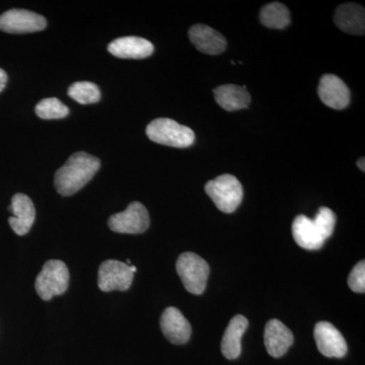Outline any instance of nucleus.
<instances>
[{
    "label": "nucleus",
    "mask_w": 365,
    "mask_h": 365,
    "mask_svg": "<svg viewBox=\"0 0 365 365\" xmlns=\"http://www.w3.org/2000/svg\"><path fill=\"white\" fill-rule=\"evenodd\" d=\"M100 168L98 158L83 151L73 153L55 174V188L60 195H73L95 177Z\"/></svg>",
    "instance_id": "f257e3e1"
},
{
    "label": "nucleus",
    "mask_w": 365,
    "mask_h": 365,
    "mask_svg": "<svg viewBox=\"0 0 365 365\" xmlns=\"http://www.w3.org/2000/svg\"><path fill=\"white\" fill-rule=\"evenodd\" d=\"M336 225L335 213L330 208L321 207L314 220L299 215L292 223L295 242L306 250H319L333 235Z\"/></svg>",
    "instance_id": "f03ea898"
},
{
    "label": "nucleus",
    "mask_w": 365,
    "mask_h": 365,
    "mask_svg": "<svg viewBox=\"0 0 365 365\" xmlns=\"http://www.w3.org/2000/svg\"><path fill=\"white\" fill-rule=\"evenodd\" d=\"M146 135L153 143L177 148H187L195 141V133L189 127L169 119L158 118L146 127Z\"/></svg>",
    "instance_id": "7ed1b4c3"
},
{
    "label": "nucleus",
    "mask_w": 365,
    "mask_h": 365,
    "mask_svg": "<svg viewBox=\"0 0 365 365\" xmlns=\"http://www.w3.org/2000/svg\"><path fill=\"white\" fill-rule=\"evenodd\" d=\"M205 192L216 207L225 213H232L242 203L244 191L241 182L232 175L225 174L207 182Z\"/></svg>",
    "instance_id": "20e7f679"
},
{
    "label": "nucleus",
    "mask_w": 365,
    "mask_h": 365,
    "mask_svg": "<svg viewBox=\"0 0 365 365\" xmlns=\"http://www.w3.org/2000/svg\"><path fill=\"white\" fill-rule=\"evenodd\" d=\"M69 271L66 264L59 260L46 262L36 279L37 294L43 300H50L63 294L68 288Z\"/></svg>",
    "instance_id": "39448f33"
},
{
    "label": "nucleus",
    "mask_w": 365,
    "mask_h": 365,
    "mask_svg": "<svg viewBox=\"0 0 365 365\" xmlns=\"http://www.w3.org/2000/svg\"><path fill=\"white\" fill-rule=\"evenodd\" d=\"M177 272L182 284L193 294H202L209 276L207 262L194 253H184L177 261Z\"/></svg>",
    "instance_id": "423d86ee"
},
{
    "label": "nucleus",
    "mask_w": 365,
    "mask_h": 365,
    "mask_svg": "<svg viewBox=\"0 0 365 365\" xmlns=\"http://www.w3.org/2000/svg\"><path fill=\"white\" fill-rule=\"evenodd\" d=\"M150 215L148 209L140 202H132L123 212L110 217L109 227L119 234H143L150 227Z\"/></svg>",
    "instance_id": "0eeeda50"
},
{
    "label": "nucleus",
    "mask_w": 365,
    "mask_h": 365,
    "mask_svg": "<svg viewBox=\"0 0 365 365\" xmlns=\"http://www.w3.org/2000/svg\"><path fill=\"white\" fill-rule=\"evenodd\" d=\"M134 273L130 266L116 260L105 261L98 269V285L102 292H126L131 287Z\"/></svg>",
    "instance_id": "6e6552de"
},
{
    "label": "nucleus",
    "mask_w": 365,
    "mask_h": 365,
    "mask_svg": "<svg viewBox=\"0 0 365 365\" xmlns=\"http://www.w3.org/2000/svg\"><path fill=\"white\" fill-rule=\"evenodd\" d=\"M47 26L44 16L26 11L11 9L0 16V31L9 34H28L40 32Z\"/></svg>",
    "instance_id": "1a4fd4ad"
},
{
    "label": "nucleus",
    "mask_w": 365,
    "mask_h": 365,
    "mask_svg": "<svg viewBox=\"0 0 365 365\" xmlns=\"http://www.w3.org/2000/svg\"><path fill=\"white\" fill-rule=\"evenodd\" d=\"M314 340L319 351L329 359H342L347 353V343L342 334L329 322H319L314 327Z\"/></svg>",
    "instance_id": "9d476101"
},
{
    "label": "nucleus",
    "mask_w": 365,
    "mask_h": 365,
    "mask_svg": "<svg viewBox=\"0 0 365 365\" xmlns=\"http://www.w3.org/2000/svg\"><path fill=\"white\" fill-rule=\"evenodd\" d=\"M319 98L322 102L334 110H343L349 105V88L344 81L334 74H325L319 79Z\"/></svg>",
    "instance_id": "9b49d317"
},
{
    "label": "nucleus",
    "mask_w": 365,
    "mask_h": 365,
    "mask_svg": "<svg viewBox=\"0 0 365 365\" xmlns=\"http://www.w3.org/2000/svg\"><path fill=\"white\" fill-rule=\"evenodd\" d=\"M9 211L13 215L9 218V222L14 232L19 235L28 234L36 220V209L30 197L16 194L11 199Z\"/></svg>",
    "instance_id": "f8f14e48"
},
{
    "label": "nucleus",
    "mask_w": 365,
    "mask_h": 365,
    "mask_svg": "<svg viewBox=\"0 0 365 365\" xmlns=\"http://www.w3.org/2000/svg\"><path fill=\"white\" fill-rule=\"evenodd\" d=\"M160 328L165 337L173 344H185L191 337V325L176 307H168L163 312L160 318Z\"/></svg>",
    "instance_id": "ddd939ff"
},
{
    "label": "nucleus",
    "mask_w": 365,
    "mask_h": 365,
    "mask_svg": "<svg viewBox=\"0 0 365 365\" xmlns=\"http://www.w3.org/2000/svg\"><path fill=\"white\" fill-rule=\"evenodd\" d=\"M153 43L140 37H122L108 45V51L113 56L122 59H144L153 53Z\"/></svg>",
    "instance_id": "4468645a"
},
{
    "label": "nucleus",
    "mask_w": 365,
    "mask_h": 365,
    "mask_svg": "<svg viewBox=\"0 0 365 365\" xmlns=\"http://www.w3.org/2000/svg\"><path fill=\"white\" fill-rule=\"evenodd\" d=\"M294 334L282 322L275 319L268 322L264 333V342L271 356L276 359L283 356L294 343Z\"/></svg>",
    "instance_id": "2eb2a0df"
},
{
    "label": "nucleus",
    "mask_w": 365,
    "mask_h": 365,
    "mask_svg": "<svg viewBox=\"0 0 365 365\" xmlns=\"http://www.w3.org/2000/svg\"><path fill=\"white\" fill-rule=\"evenodd\" d=\"M189 39L199 51L208 55H218L227 48V40L215 29L205 25H195L189 30Z\"/></svg>",
    "instance_id": "dca6fc26"
},
{
    "label": "nucleus",
    "mask_w": 365,
    "mask_h": 365,
    "mask_svg": "<svg viewBox=\"0 0 365 365\" xmlns=\"http://www.w3.org/2000/svg\"><path fill=\"white\" fill-rule=\"evenodd\" d=\"M334 21L341 31L351 35H364L365 11L357 4H343L336 9Z\"/></svg>",
    "instance_id": "f3484780"
},
{
    "label": "nucleus",
    "mask_w": 365,
    "mask_h": 365,
    "mask_svg": "<svg viewBox=\"0 0 365 365\" xmlns=\"http://www.w3.org/2000/svg\"><path fill=\"white\" fill-rule=\"evenodd\" d=\"M248 326V319L242 314L230 319L222 341V352L227 359H235L241 355L242 337Z\"/></svg>",
    "instance_id": "a211bd4d"
},
{
    "label": "nucleus",
    "mask_w": 365,
    "mask_h": 365,
    "mask_svg": "<svg viewBox=\"0 0 365 365\" xmlns=\"http://www.w3.org/2000/svg\"><path fill=\"white\" fill-rule=\"evenodd\" d=\"M213 93L216 103L227 112L247 109L251 103V97L246 86L223 85L216 88Z\"/></svg>",
    "instance_id": "6ab92c4d"
},
{
    "label": "nucleus",
    "mask_w": 365,
    "mask_h": 365,
    "mask_svg": "<svg viewBox=\"0 0 365 365\" xmlns=\"http://www.w3.org/2000/svg\"><path fill=\"white\" fill-rule=\"evenodd\" d=\"M260 21L266 28L283 30L290 24L289 11L280 2H271L261 9Z\"/></svg>",
    "instance_id": "aec40b11"
},
{
    "label": "nucleus",
    "mask_w": 365,
    "mask_h": 365,
    "mask_svg": "<svg viewBox=\"0 0 365 365\" xmlns=\"http://www.w3.org/2000/svg\"><path fill=\"white\" fill-rule=\"evenodd\" d=\"M68 96L81 105L95 104L101 100V91L96 83L78 81L68 88Z\"/></svg>",
    "instance_id": "412c9836"
},
{
    "label": "nucleus",
    "mask_w": 365,
    "mask_h": 365,
    "mask_svg": "<svg viewBox=\"0 0 365 365\" xmlns=\"http://www.w3.org/2000/svg\"><path fill=\"white\" fill-rule=\"evenodd\" d=\"M36 114L41 119H63L68 116L69 109L56 98H44L36 106Z\"/></svg>",
    "instance_id": "4be33fe9"
},
{
    "label": "nucleus",
    "mask_w": 365,
    "mask_h": 365,
    "mask_svg": "<svg viewBox=\"0 0 365 365\" xmlns=\"http://www.w3.org/2000/svg\"><path fill=\"white\" fill-rule=\"evenodd\" d=\"M348 285L352 292L357 294H364L365 292V262L361 261L352 269L349 277H348Z\"/></svg>",
    "instance_id": "5701e85b"
},
{
    "label": "nucleus",
    "mask_w": 365,
    "mask_h": 365,
    "mask_svg": "<svg viewBox=\"0 0 365 365\" xmlns=\"http://www.w3.org/2000/svg\"><path fill=\"white\" fill-rule=\"evenodd\" d=\"M7 79L6 72L0 68V93L6 88Z\"/></svg>",
    "instance_id": "b1692460"
},
{
    "label": "nucleus",
    "mask_w": 365,
    "mask_h": 365,
    "mask_svg": "<svg viewBox=\"0 0 365 365\" xmlns=\"http://www.w3.org/2000/svg\"><path fill=\"white\" fill-rule=\"evenodd\" d=\"M357 167H359V170H361L362 172H364V158H359V162H357Z\"/></svg>",
    "instance_id": "393cba45"
}]
</instances>
